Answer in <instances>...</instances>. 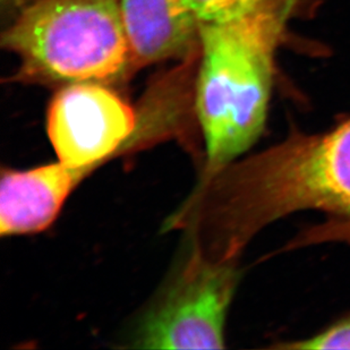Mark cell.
Segmentation results:
<instances>
[{
    "label": "cell",
    "mask_w": 350,
    "mask_h": 350,
    "mask_svg": "<svg viewBox=\"0 0 350 350\" xmlns=\"http://www.w3.org/2000/svg\"><path fill=\"white\" fill-rule=\"evenodd\" d=\"M136 125L132 107L101 83L63 86L46 113L58 161L88 174L127 144Z\"/></svg>",
    "instance_id": "5b68a950"
},
{
    "label": "cell",
    "mask_w": 350,
    "mask_h": 350,
    "mask_svg": "<svg viewBox=\"0 0 350 350\" xmlns=\"http://www.w3.org/2000/svg\"><path fill=\"white\" fill-rule=\"evenodd\" d=\"M132 68L185 56L200 44L201 21L185 0H120Z\"/></svg>",
    "instance_id": "52a82bcc"
},
{
    "label": "cell",
    "mask_w": 350,
    "mask_h": 350,
    "mask_svg": "<svg viewBox=\"0 0 350 350\" xmlns=\"http://www.w3.org/2000/svg\"><path fill=\"white\" fill-rule=\"evenodd\" d=\"M201 23L232 20L254 10L265 0H185Z\"/></svg>",
    "instance_id": "9c48e42d"
},
{
    "label": "cell",
    "mask_w": 350,
    "mask_h": 350,
    "mask_svg": "<svg viewBox=\"0 0 350 350\" xmlns=\"http://www.w3.org/2000/svg\"><path fill=\"white\" fill-rule=\"evenodd\" d=\"M277 349H350V315L319 334L301 340L274 346Z\"/></svg>",
    "instance_id": "30bf717a"
},
{
    "label": "cell",
    "mask_w": 350,
    "mask_h": 350,
    "mask_svg": "<svg viewBox=\"0 0 350 350\" xmlns=\"http://www.w3.org/2000/svg\"><path fill=\"white\" fill-rule=\"evenodd\" d=\"M296 0H265L248 13L202 23L195 109L210 178L260 139L273 85L274 55Z\"/></svg>",
    "instance_id": "7a4b0ae2"
},
{
    "label": "cell",
    "mask_w": 350,
    "mask_h": 350,
    "mask_svg": "<svg viewBox=\"0 0 350 350\" xmlns=\"http://www.w3.org/2000/svg\"><path fill=\"white\" fill-rule=\"evenodd\" d=\"M21 1L22 0H1V3H3V8L13 10L17 5H20Z\"/></svg>",
    "instance_id": "8fae6325"
},
{
    "label": "cell",
    "mask_w": 350,
    "mask_h": 350,
    "mask_svg": "<svg viewBox=\"0 0 350 350\" xmlns=\"http://www.w3.org/2000/svg\"><path fill=\"white\" fill-rule=\"evenodd\" d=\"M239 280L236 260L195 248L185 268L139 324L134 347L222 349L229 306Z\"/></svg>",
    "instance_id": "277c9868"
},
{
    "label": "cell",
    "mask_w": 350,
    "mask_h": 350,
    "mask_svg": "<svg viewBox=\"0 0 350 350\" xmlns=\"http://www.w3.org/2000/svg\"><path fill=\"white\" fill-rule=\"evenodd\" d=\"M86 175L85 170L60 161L27 170L3 169L0 185L1 236L46 230Z\"/></svg>",
    "instance_id": "8992f818"
},
{
    "label": "cell",
    "mask_w": 350,
    "mask_h": 350,
    "mask_svg": "<svg viewBox=\"0 0 350 350\" xmlns=\"http://www.w3.org/2000/svg\"><path fill=\"white\" fill-rule=\"evenodd\" d=\"M338 244L350 245V217H330L327 221L312 226L293 238L286 247L289 251L308 247L312 245Z\"/></svg>",
    "instance_id": "ba28073f"
},
{
    "label": "cell",
    "mask_w": 350,
    "mask_h": 350,
    "mask_svg": "<svg viewBox=\"0 0 350 350\" xmlns=\"http://www.w3.org/2000/svg\"><path fill=\"white\" fill-rule=\"evenodd\" d=\"M177 215H193L196 247L236 260L255 234L286 215L319 210L350 217V119L327 132H293L282 142L232 162Z\"/></svg>",
    "instance_id": "6da1fadb"
},
{
    "label": "cell",
    "mask_w": 350,
    "mask_h": 350,
    "mask_svg": "<svg viewBox=\"0 0 350 350\" xmlns=\"http://www.w3.org/2000/svg\"><path fill=\"white\" fill-rule=\"evenodd\" d=\"M1 42L27 82L109 84L133 70L120 0H36Z\"/></svg>",
    "instance_id": "3957f363"
}]
</instances>
